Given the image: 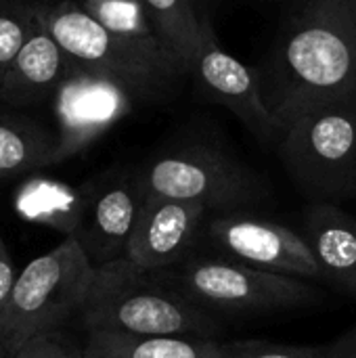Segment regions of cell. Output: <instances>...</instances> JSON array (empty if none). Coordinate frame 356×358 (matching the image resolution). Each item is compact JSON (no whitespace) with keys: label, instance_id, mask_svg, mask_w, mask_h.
Masks as SVG:
<instances>
[{"label":"cell","instance_id":"obj_16","mask_svg":"<svg viewBox=\"0 0 356 358\" xmlns=\"http://www.w3.org/2000/svg\"><path fill=\"white\" fill-rule=\"evenodd\" d=\"M86 199V189H71L52 180H36L21 189L17 210L31 222L52 227L65 233V237H73L82 222Z\"/></svg>","mask_w":356,"mask_h":358},{"label":"cell","instance_id":"obj_8","mask_svg":"<svg viewBox=\"0 0 356 358\" xmlns=\"http://www.w3.org/2000/svg\"><path fill=\"white\" fill-rule=\"evenodd\" d=\"M204 245L254 268L306 281L323 279L302 233L254 210L212 214L206 227Z\"/></svg>","mask_w":356,"mask_h":358},{"label":"cell","instance_id":"obj_18","mask_svg":"<svg viewBox=\"0 0 356 358\" xmlns=\"http://www.w3.org/2000/svg\"><path fill=\"white\" fill-rule=\"evenodd\" d=\"M80 6L111 34L168 59H180L157 34L138 0H82ZM183 61V59H180Z\"/></svg>","mask_w":356,"mask_h":358},{"label":"cell","instance_id":"obj_20","mask_svg":"<svg viewBox=\"0 0 356 358\" xmlns=\"http://www.w3.org/2000/svg\"><path fill=\"white\" fill-rule=\"evenodd\" d=\"M36 25L34 8L19 4H0V86L29 40Z\"/></svg>","mask_w":356,"mask_h":358},{"label":"cell","instance_id":"obj_1","mask_svg":"<svg viewBox=\"0 0 356 358\" xmlns=\"http://www.w3.org/2000/svg\"><path fill=\"white\" fill-rule=\"evenodd\" d=\"M285 128L298 115L356 99V0H304L256 69Z\"/></svg>","mask_w":356,"mask_h":358},{"label":"cell","instance_id":"obj_6","mask_svg":"<svg viewBox=\"0 0 356 358\" xmlns=\"http://www.w3.org/2000/svg\"><path fill=\"white\" fill-rule=\"evenodd\" d=\"M138 170L145 193L197 201L214 214L254 210L269 195L252 168L206 138L162 149Z\"/></svg>","mask_w":356,"mask_h":358},{"label":"cell","instance_id":"obj_12","mask_svg":"<svg viewBox=\"0 0 356 358\" xmlns=\"http://www.w3.org/2000/svg\"><path fill=\"white\" fill-rule=\"evenodd\" d=\"M210 212L204 203L145 195L126 258L147 273L166 271L204 245Z\"/></svg>","mask_w":356,"mask_h":358},{"label":"cell","instance_id":"obj_13","mask_svg":"<svg viewBox=\"0 0 356 358\" xmlns=\"http://www.w3.org/2000/svg\"><path fill=\"white\" fill-rule=\"evenodd\" d=\"M308 243L323 281L356 298V216L332 201H313L302 214Z\"/></svg>","mask_w":356,"mask_h":358},{"label":"cell","instance_id":"obj_15","mask_svg":"<svg viewBox=\"0 0 356 358\" xmlns=\"http://www.w3.org/2000/svg\"><path fill=\"white\" fill-rule=\"evenodd\" d=\"M220 340L172 338V336H124L88 331L84 358H220Z\"/></svg>","mask_w":356,"mask_h":358},{"label":"cell","instance_id":"obj_2","mask_svg":"<svg viewBox=\"0 0 356 358\" xmlns=\"http://www.w3.org/2000/svg\"><path fill=\"white\" fill-rule=\"evenodd\" d=\"M86 331L218 340L220 319L197 308L128 258L94 268L80 310Z\"/></svg>","mask_w":356,"mask_h":358},{"label":"cell","instance_id":"obj_11","mask_svg":"<svg viewBox=\"0 0 356 358\" xmlns=\"http://www.w3.org/2000/svg\"><path fill=\"white\" fill-rule=\"evenodd\" d=\"M86 191V210L73 239L99 268L126 258L147 193L141 170L109 172Z\"/></svg>","mask_w":356,"mask_h":358},{"label":"cell","instance_id":"obj_17","mask_svg":"<svg viewBox=\"0 0 356 358\" xmlns=\"http://www.w3.org/2000/svg\"><path fill=\"white\" fill-rule=\"evenodd\" d=\"M57 162V138L31 122L0 113V180Z\"/></svg>","mask_w":356,"mask_h":358},{"label":"cell","instance_id":"obj_5","mask_svg":"<svg viewBox=\"0 0 356 358\" xmlns=\"http://www.w3.org/2000/svg\"><path fill=\"white\" fill-rule=\"evenodd\" d=\"M94 266L73 237L34 258L15 281L0 317V350L4 358L38 336L57 329L82 310Z\"/></svg>","mask_w":356,"mask_h":358},{"label":"cell","instance_id":"obj_9","mask_svg":"<svg viewBox=\"0 0 356 358\" xmlns=\"http://www.w3.org/2000/svg\"><path fill=\"white\" fill-rule=\"evenodd\" d=\"M189 78L195 80L204 101L229 109L258 141L277 147L283 126L262 99L256 69H250L218 44L208 17L201 23V42Z\"/></svg>","mask_w":356,"mask_h":358},{"label":"cell","instance_id":"obj_7","mask_svg":"<svg viewBox=\"0 0 356 358\" xmlns=\"http://www.w3.org/2000/svg\"><path fill=\"white\" fill-rule=\"evenodd\" d=\"M277 153L313 201L356 197V99L317 107L292 120L277 143Z\"/></svg>","mask_w":356,"mask_h":358},{"label":"cell","instance_id":"obj_10","mask_svg":"<svg viewBox=\"0 0 356 358\" xmlns=\"http://www.w3.org/2000/svg\"><path fill=\"white\" fill-rule=\"evenodd\" d=\"M57 162L86 149L134 109L132 96L109 76L73 63L52 96Z\"/></svg>","mask_w":356,"mask_h":358},{"label":"cell","instance_id":"obj_14","mask_svg":"<svg viewBox=\"0 0 356 358\" xmlns=\"http://www.w3.org/2000/svg\"><path fill=\"white\" fill-rule=\"evenodd\" d=\"M71 67V57L59 46V42L36 17L29 40L21 48L0 86V99L17 107L52 99Z\"/></svg>","mask_w":356,"mask_h":358},{"label":"cell","instance_id":"obj_4","mask_svg":"<svg viewBox=\"0 0 356 358\" xmlns=\"http://www.w3.org/2000/svg\"><path fill=\"white\" fill-rule=\"evenodd\" d=\"M151 275L218 319L285 313L321 300L306 279L254 268L212 250H199L183 262Z\"/></svg>","mask_w":356,"mask_h":358},{"label":"cell","instance_id":"obj_3","mask_svg":"<svg viewBox=\"0 0 356 358\" xmlns=\"http://www.w3.org/2000/svg\"><path fill=\"white\" fill-rule=\"evenodd\" d=\"M34 13L73 63L109 76L134 103H168L189 78L185 61L157 57L111 34L76 2L36 6Z\"/></svg>","mask_w":356,"mask_h":358},{"label":"cell","instance_id":"obj_23","mask_svg":"<svg viewBox=\"0 0 356 358\" xmlns=\"http://www.w3.org/2000/svg\"><path fill=\"white\" fill-rule=\"evenodd\" d=\"M17 268H15V262L0 237V317L6 308V302L10 298V292L15 287V281H17Z\"/></svg>","mask_w":356,"mask_h":358},{"label":"cell","instance_id":"obj_25","mask_svg":"<svg viewBox=\"0 0 356 358\" xmlns=\"http://www.w3.org/2000/svg\"><path fill=\"white\" fill-rule=\"evenodd\" d=\"M254 2H262V4H279V6H287L290 13L296 10L304 0H254Z\"/></svg>","mask_w":356,"mask_h":358},{"label":"cell","instance_id":"obj_22","mask_svg":"<svg viewBox=\"0 0 356 358\" xmlns=\"http://www.w3.org/2000/svg\"><path fill=\"white\" fill-rule=\"evenodd\" d=\"M6 358H84V352L59 340L57 334H50L29 340L17 352Z\"/></svg>","mask_w":356,"mask_h":358},{"label":"cell","instance_id":"obj_21","mask_svg":"<svg viewBox=\"0 0 356 358\" xmlns=\"http://www.w3.org/2000/svg\"><path fill=\"white\" fill-rule=\"evenodd\" d=\"M220 358H321V346H296L271 340L222 342Z\"/></svg>","mask_w":356,"mask_h":358},{"label":"cell","instance_id":"obj_24","mask_svg":"<svg viewBox=\"0 0 356 358\" xmlns=\"http://www.w3.org/2000/svg\"><path fill=\"white\" fill-rule=\"evenodd\" d=\"M321 358H356V323L329 344H321Z\"/></svg>","mask_w":356,"mask_h":358},{"label":"cell","instance_id":"obj_19","mask_svg":"<svg viewBox=\"0 0 356 358\" xmlns=\"http://www.w3.org/2000/svg\"><path fill=\"white\" fill-rule=\"evenodd\" d=\"M151 19L157 34L168 42L170 48L187 63H191L197 55L201 42V23L204 15L197 13L193 0H138Z\"/></svg>","mask_w":356,"mask_h":358}]
</instances>
